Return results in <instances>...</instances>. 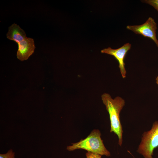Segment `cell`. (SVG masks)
<instances>
[{
    "label": "cell",
    "mask_w": 158,
    "mask_h": 158,
    "mask_svg": "<svg viewBox=\"0 0 158 158\" xmlns=\"http://www.w3.org/2000/svg\"><path fill=\"white\" fill-rule=\"evenodd\" d=\"M102 102L108 112L110 121V132H113L118 136V144L121 146L123 130L120 120V113L125 105V101L121 97H117L112 99L108 93L102 95Z\"/></svg>",
    "instance_id": "obj_1"
},
{
    "label": "cell",
    "mask_w": 158,
    "mask_h": 158,
    "mask_svg": "<svg viewBox=\"0 0 158 158\" xmlns=\"http://www.w3.org/2000/svg\"><path fill=\"white\" fill-rule=\"evenodd\" d=\"M101 135L99 130L94 129L86 138L78 142L72 143V145L68 146L66 149L69 151L83 149L87 152L109 157L110 153L105 147Z\"/></svg>",
    "instance_id": "obj_2"
},
{
    "label": "cell",
    "mask_w": 158,
    "mask_h": 158,
    "mask_svg": "<svg viewBox=\"0 0 158 158\" xmlns=\"http://www.w3.org/2000/svg\"><path fill=\"white\" fill-rule=\"evenodd\" d=\"M157 147L158 121H155L150 130L143 133L137 152L145 158H153V151Z\"/></svg>",
    "instance_id": "obj_3"
},
{
    "label": "cell",
    "mask_w": 158,
    "mask_h": 158,
    "mask_svg": "<svg viewBox=\"0 0 158 158\" xmlns=\"http://www.w3.org/2000/svg\"><path fill=\"white\" fill-rule=\"evenodd\" d=\"M126 28L137 34H139L145 37L151 39L158 47V40L156 35L157 24L152 18L149 17L143 24L139 25H128Z\"/></svg>",
    "instance_id": "obj_4"
},
{
    "label": "cell",
    "mask_w": 158,
    "mask_h": 158,
    "mask_svg": "<svg viewBox=\"0 0 158 158\" xmlns=\"http://www.w3.org/2000/svg\"><path fill=\"white\" fill-rule=\"evenodd\" d=\"M131 45L129 43L125 44L121 47L113 49L110 47L105 48L101 50L102 53H105L114 56L119 63V67L123 78L126 77V71L125 67L124 60L128 51L130 49Z\"/></svg>",
    "instance_id": "obj_5"
},
{
    "label": "cell",
    "mask_w": 158,
    "mask_h": 158,
    "mask_svg": "<svg viewBox=\"0 0 158 158\" xmlns=\"http://www.w3.org/2000/svg\"><path fill=\"white\" fill-rule=\"evenodd\" d=\"M17 58L21 61L28 59L34 51L35 47L33 39L27 37L18 44Z\"/></svg>",
    "instance_id": "obj_6"
},
{
    "label": "cell",
    "mask_w": 158,
    "mask_h": 158,
    "mask_svg": "<svg viewBox=\"0 0 158 158\" xmlns=\"http://www.w3.org/2000/svg\"><path fill=\"white\" fill-rule=\"evenodd\" d=\"M6 36L8 39L15 42L17 44L27 37L24 30L15 23L9 27Z\"/></svg>",
    "instance_id": "obj_7"
},
{
    "label": "cell",
    "mask_w": 158,
    "mask_h": 158,
    "mask_svg": "<svg viewBox=\"0 0 158 158\" xmlns=\"http://www.w3.org/2000/svg\"><path fill=\"white\" fill-rule=\"evenodd\" d=\"M0 158H15V153L10 149L6 153L0 154Z\"/></svg>",
    "instance_id": "obj_8"
},
{
    "label": "cell",
    "mask_w": 158,
    "mask_h": 158,
    "mask_svg": "<svg viewBox=\"0 0 158 158\" xmlns=\"http://www.w3.org/2000/svg\"><path fill=\"white\" fill-rule=\"evenodd\" d=\"M142 2L152 6L158 12V0H145L142 1Z\"/></svg>",
    "instance_id": "obj_9"
},
{
    "label": "cell",
    "mask_w": 158,
    "mask_h": 158,
    "mask_svg": "<svg viewBox=\"0 0 158 158\" xmlns=\"http://www.w3.org/2000/svg\"><path fill=\"white\" fill-rule=\"evenodd\" d=\"M85 155L86 158H101L102 155L89 152H86Z\"/></svg>",
    "instance_id": "obj_10"
},
{
    "label": "cell",
    "mask_w": 158,
    "mask_h": 158,
    "mask_svg": "<svg viewBox=\"0 0 158 158\" xmlns=\"http://www.w3.org/2000/svg\"><path fill=\"white\" fill-rule=\"evenodd\" d=\"M156 83L158 85V76L156 78Z\"/></svg>",
    "instance_id": "obj_11"
},
{
    "label": "cell",
    "mask_w": 158,
    "mask_h": 158,
    "mask_svg": "<svg viewBox=\"0 0 158 158\" xmlns=\"http://www.w3.org/2000/svg\"></svg>",
    "instance_id": "obj_12"
}]
</instances>
